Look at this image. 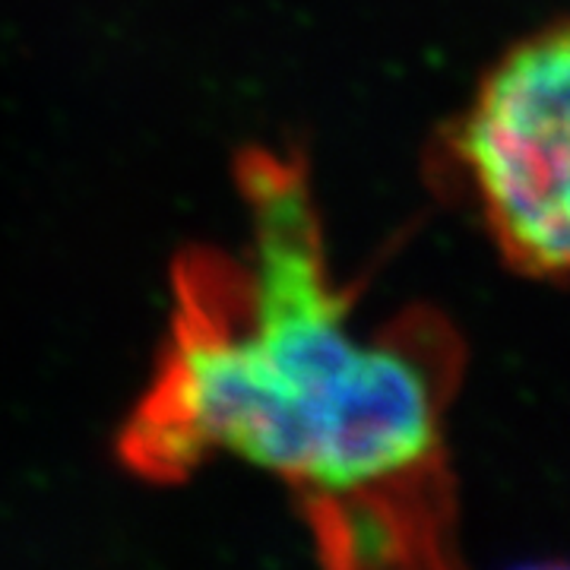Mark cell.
I'll list each match as a JSON object with an SVG mask.
<instances>
[{
    "instance_id": "cell-2",
    "label": "cell",
    "mask_w": 570,
    "mask_h": 570,
    "mask_svg": "<svg viewBox=\"0 0 570 570\" xmlns=\"http://www.w3.org/2000/svg\"><path fill=\"white\" fill-rule=\"evenodd\" d=\"M450 159L504 264L570 279V20L491 63L453 124Z\"/></svg>"
},
{
    "instance_id": "cell-1",
    "label": "cell",
    "mask_w": 570,
    "mask_h": 570,
    "mask_svg": "<svg viewBox=\"0 0 570 570\" xmlns=\"http://www.w3.org/2000/svg\"><path fill=\"white\" fill-rule=\"evenodd\" d=\"M238 187L247 250L178 266L171 333L124 425V463L178 482L232 456L302 501L326 561L450 564L448 415L466 365L456 326L434 311L358 326L298 159L257 149Z\"/></svg>"
}]
</instances>
